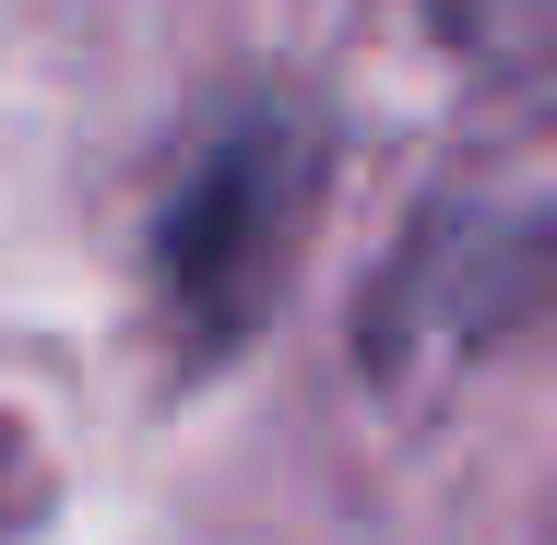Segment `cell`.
I'll list each match as a JSON object with an SVG mask.
<instances>
[{
    "label": "cell",
    "instance_id": "obj_1",
    "mask_svg": "<svg viewBox=\"0 0 557 545\" xmlns=\"http://www.w3.org/2000/svg\"><path fill=\"white\" fill-rule=\"evenodd\" d=\"M297 190H309L297 131H237V143H214V154H202V178L166 202L154 273H166V309L202 332V344H225V332L261 309V285L285 273Z\"/></svg>",
    "mask_w": 557,
    "mask_h": 545
}]
</instances>
